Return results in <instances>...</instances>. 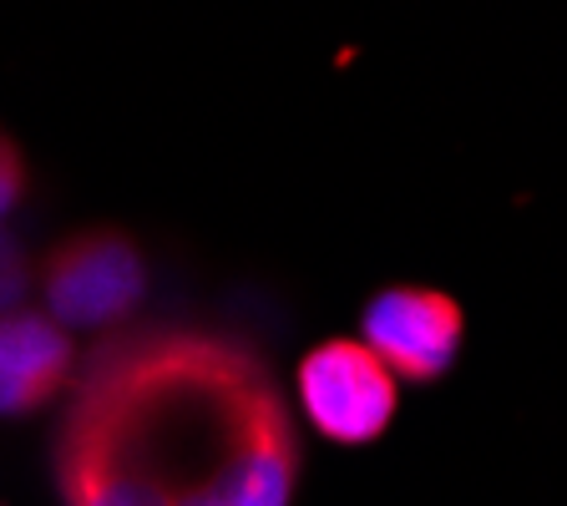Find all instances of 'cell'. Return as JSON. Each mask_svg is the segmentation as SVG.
Instances as JSON below:
<instances>
[{
    "mask_svg": "<svg viewBox=\"0 0 567 506\" xmlns=\"http://www.w3.org/2000/svg\"><path fill=\"white\" fill-rule=\"evenodd\" d=\"M299 405L319 436L365 446L395 415V375L360 340H324L299 360Z\"/></svg>",
    "mask_w": 567,
    "mask_h": 506,
    "instance_id": "obj_3",
    "label": "cell"
},
{
    "mask_svg": "<svg viewBox=\"0 0 567 506\" xmlns=\"http://www.w3.org/2000/svg\"><path fill=\"white\" fill-rule=\"evenodd\" d=\"M76 344L51 314L11 309L0 314V415H31L66 395Z\"/></svg>",
    "mask_w": 567,
    "mask_h": 506,
    "instance_id": "obj_5",
    "label": "cell"
},
{
    "mask_svg": "<svg viewBox=\"0 0 567 506\" xmlns=\"http://www.w3.org/2000/svg\"><path fill=\"white\" fill-rule=\"evenodd\" d=\"M360 334L365 350L395 380H415L431 385L441 380L461 354V334H466V314L451 295L441 289H421V283H395L380 289L360 314Z\"/></svg>",
    "mask_w": 567,
    "mask_h": 506,
    "instance_id": "obj_4",
    "label": "cell"
},
{
    "mask_svg": "<svg viewBox=\"0 0 567 506\" xmlns=\"http://www.w3.org/2000/svg\"><path fill=\"white\" fill-rule=\"evenodd\" d=\"M21 193H25V157L11 142V132H0V218L21 203Z\"/></svg>",
    "mask_w": 567,
    "mask_h": 506,
    "instance_id": "obj_7",
    "label": "cell"
},
{
    "mask_svg": "<svg viewBox=\"0 0 567 506\" xmlns=\"http://www.w3.org/2000/svg\"><path fill=\"white\" fill-rule=\"evenodd\" d=\"M25 279H31V273H25V254H21V244L0 234V314H11V309L21 304Z\"/></svg>",
    "mask_w": 567,
    "mask_h": 506,
    "instance_id": "obj_6",
    "label": "cell"
},
{
    "mask_svg": "<svg viewBox=\"0 0 567 506\" xmlns=\"http://www.w3.org/2000/svg\"><path fill=\"white\" fill-rule=\"evenodd\" d=\"M299 461L269 360L183 324L96 340L51 436L61 506H289Z\"/></svg>",
    "mask_w": 567,
    "mask_h": 506,
    "instance_id": "obj_1",
    "label": "cell"
},
{
    "mask_svg": "<svg viewBox=\"0 0 567 506\" xmlns=\"http://www.w3.org/2000/svg\"><path fill=\"white\" fill-rule=\"evenodd\" d=\"M47 309L61 330H112L132 309L142 304L147 269L127 234L117 228H92V234H71L47 254L41 269Z\"/></svg>",
    "mask_w": 567,
    "mask_h": 506,
    "instance_id": "obj_2",
    "label": "cell"
}]
</instances>
